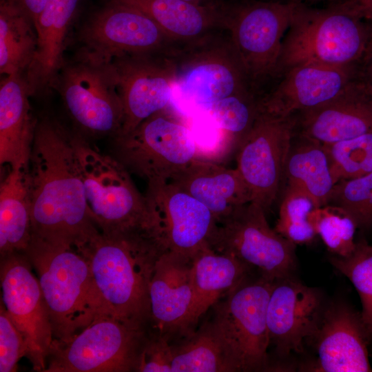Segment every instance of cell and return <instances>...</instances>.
<instances>
[{
  "label": "cell",
  "mask_w": 372,
  "mask_h": 372,
  "mask_svg": "<svg viewBox=\"0 0 372 372\" xmlns=\"http://www.w3.org/2000/svg\"><path fill=\"white\" fill-rule=\"evenodd\" d=\"M32 236L79 249L100 232L88 209L73 132L37 121L28 169Z\"/></svg>",
  "instance_id": "6da1fadb"
},
{
  "label": "cell",
  "mask_w": 372,
  "mask_h": 372,
  "mask_svg": "<svg viewBox=\"0 0 372 372\" xmlns=\"http://www.w3.org/2000/svg\"><path fill=\"white\" fill-rule=\"evenodd\" d=\"M76 250L87 259L114 316L135 329H151L149 286L156 262L166 251L153 234L143 229L100 231Z\"/></svg>",
  "instance_id": "7a4b0ae2"
},
{
  "label": "cell",
  "mask_w": 372,
  "mask_h": 372,
  "mask_svg": "<svg viewBox=\"0 0 372 372\" xmlns=\"http://www.w3.org/2000/svg\"><path fill=\"white\" fill-rule=\"evenodd\" d=\"M23 253L37 273L53 346L68 342L101 316H114L94 282L87 259L75 248L32 236Z\"/></svg>",
  "instance_id": "3957f363"
},
{
  "label": "cell",
  "mask_w": 372,
  "mask_h": 372,
  "mask_svg": "<svg viewBox=\"0 0 372 372\" xmlns=\"http://www.w3.org/2000/svg\"><path fill=\"white\" fill-rule=\"evenodd\" d=\"M372 28L342 8L298 3L282 39L276 76L305 63L358 65Z\"/></svg>",
  "instance_id": "277c9868"
},
{
  "label": "cell",
  "mask_w": 372,
  "mask_h": 372,
  "mask_svg": "<svg viewBox=\"0 0 372 372\" xmlns=\"http://www.w3.org/2000/svg\"><path fill=\"white\" fill-rule=\"evenodd\" d=\"M73 143L88 209L100 231L105 234L140 229L152 231L145 196L125 167L77 132H73Z\"/></svg>",
  "instance_id": "5b68a950"
},
{
  "label": "cell",
  "mask_w": 372,
  "mask_h": 372,
  "mask_svg": "<svg viewBox=\"0 0 372 372\" xmlns=\"http://www.w3.org/2000/svg\"><path fill=\"white\" fill-rule=\"evenodd\" d=\"M113 138V156L147 183L171 181L198 156L190 128L169 107Z\"/></svg>",
  "instance_id": "8992f818"
},
{
  "label": "cell",
  "mask_w": 372,
  "mask_h": 372,
  "mask_svg": "<svg viewBox=\"0 0 372 372\" xmlns=\"http://www.w3.org/2000/svg\"><path fill=\"white\" fill-rule=\"evenodd\" d=\"M172 59L174 88L202 112L225 97L252 92L229 38L207 34L180 45Z\"/></svg>",
  "instance_id": "52a82bcc"
},
{
  "label": "cell",
  "mask_w": 372,
  "mask_h": 372,
  "mask_svg": "<svg viewBox=\"0 0 372 372\" xmlns=\"http://www.w3.org/2000/svg\"><path fill=\"white\" fill-rule=\"evenodd\" d=\"M297 4L276 0L228 3L224 28L251 88L276 77L282 39Z\"/></svg>",
  "instance_id": "ba28073f"
},
{
  "label": "cell",
  "mask_w": 372,
  "mask_h": 372,
  "mask_svg": "<svg viewBox=\"0 0 372 372\" xmlns=\"http://www.w3.org/2000/svg\"><path fill=\"white\" fill-rule=\"evenodd\" d=\"M148 331L101 316L68 342L53 346L44 372L136 371Z\"/></svg>",
  "instance_id": "9c48e42d"
},
{
  "label": "cell",
  "mask_w": 372,
  "mask_h": 372,
  "mask_svg": "<svg viewBox=\"0 0 372 372\" xmlns=\"http://www.w3.org/2000/svg\"><path fill=\"white\" fill-rule=\"evenodd\" d=\"M210 247L233 255L272 282L291 276L296 267V245L272 229L264 209L252 201L217 223Z\"/></svg>",
  "instance_id": "30bf717a"
},
{
  "label": "cell",
  "mask_w": 372,
  "mask_h": 372,
  "mask_svg": "<svg viewBox=\"0 0 372 372\" xmlns=\"http://www.w3.org/2000/svg\"><path fill=\"white\" fill-rule=\"evenodd\" d=\"M80 40V58L98 64L125 56L169 54L183 44L140 10L111 1L85 23Z\"/></svg>",
  "instance_id": "8fae6325"
},
{
  "label": "cell",
  "mask_w": 372,
  "mask_h": 372,
  "mask_svg": "<svg viewBox=\"0 0 372 372\" xmlns=\"http://www.w3.org/2000/svg\"><path fill=\"white\" fill-rule=\"evenodd\" d=\"M272 281L249 277L212 307L211 320L229 344L240 371L269 369L267 310Z\"/></svg>",
  "instance_id": "7c38bea8"
},
{
  "label": "cell",
  "mask_w": 372,
  "mask_h": 372,
  "mask_svg": "<svg viewBox=\"0 0 372 372\" xmlns=\"http://www.w3.org/2000/svg\"><path fill=\"white\" fill-rule=\"evenodd\" d=\"M293 116L282 117L260 105L256 119L236 151V169L252 202L267 213L278 196L285 178L288 154L295 133Z\"/></svg>",
  "instance_id": "4fadbf2b"
},
{
  "label": "cell",
  "mask_w": 372,
  "mask_h": 372,
  "mask_svg": "<svg viewBox=\"0 0 372 372\" xmlns=\"http://www.w3.org/2000/svg\"><path fill=\"white\" fill-rule=\"evenodd\" d=\"M60 71L55 80L77 132L84 137L118 136L123 107L107 67L79 57Z\"/></svg>",
  "instance_id": "5bb4252c"
},
{
  "label": "cell",
  "mask_w": 372,
  "mask_h": 372,
  "mask_svg": "<svg viewBox=\"0 0 372 372\" xmlns=\"http://www.w3.org/2000/svg\"><path fill=\"white\" fill-rule=\"evenodd\" d=\"M145 198L152 231L166 251L193 259L211 248L217 222L202 203L169 182L147 183Z\"/></svg>",
  "instance_id": "9a60e30c"
},
{
  "label": "cell",
  "mask_w": 372,
  "mask_h": 372,
  "mask_svg": "<svg viewBox=\"0 0 372 372\" xmlns=\"http://www.w3.org/2000/svg\"><path fill=\"white\" fill-rule=\"evenodd\" d=\"M23 252L1 256V301L28 347L26 358L44 372L54 344L48 308L39 280Z\"/></svg>",
  "instance_id": "2e32d148"
},
{
  "label": "cell",
  "mask_w": 372,
  "mask_h": 372,
  "mask_svg": "<svg viewBox=\"0 0 372 372\" xmlns=\"http://www.w3.org/2000/svg\"><path fill=\"white\" fill-rule=\"evenodd\" d=\"M174 52L125 56L104 63L123 107V123L118 136L130 132L144 120L169 106L175 83Z\"/></svg>",
  "instance_id": "e0dca14e"
},
{
  "label": "cell",
  "mask_w": 372,
  "mask_h": 372,
  "mask_svg": "<svg viewBox=\"0 0 372 372\" xmlns=\"http://www.w3.org/2000/svg\"><path fill=\"white\" fill-rule=\"evenodd\" d=\"M324 305L321 293L291 276L273 282L267 310L270 345L280 356L302 353L313 335Z\"/></svg>",
  "instance_id": "ac0fdd59"
},
{
  "label": "cell",
  "mask_w": 372,
  "mask_h": 372,
  "mask_svg": "<svg viewBox=\"0 0 372 372\" xmlns=\"http://www.w3.org/2000/svg\"><path fill=\"white\" fill-rule=\"evenodd\" d=\"M260 105L276 116L289 117L318 107L341 94L358 78V65L305 63L287 70Z\"/></svg>",
  "instance_id": "d6986e66"
},
{
  "label": "cell",
  "mask_w": 372,
  "mask_h": 372,
  "mask_svg": "<svg viewBox=\"0 0 372 372\" xmlns=\"http://www.w3.org/2000/svg\"><path fill=\"white\" fill-rule=\"evenodd\" d=\"M309 340L313 342L318 355L317 371H372L367 349L371 340L360 312L347 303L324 307L317 328Z\"/></svg>",
  "instance_id": "ffe728a7"
},
{
  "label": "cell",
  "mask_w": 372,
  "mask_h": 372,
  "mask_svg": "<svg viewBox=\"0 0 372 372\" xmlns=\"http://www.w3.org/2000/svg\"><path fill=\"white\" fill-rule=\"evenodd\" d=\"M192 259L165 251L149 286L152 330L169 339L188 335L193 301Z\"/></svg>",
  "instance_id": "44dd1931"
},
{
  "label": "cell",
  "mask_w": 372,
  "mask_h": 372,
  "mask_svg": "<svg viewBox=\"0 0 372 372\" xmlns=\"http://www.w3.org/2000/svg\"><path fill=\"white\" fill-rule=\"evenodd\" d=\"M301 137L322 145L372 130V92L358 78L331 101L293 116Z\"/></svg>",
  "instance_id": "7402d4cb"
},
{
  "label": "cell",
  "mask_w": 372,
  "mask_h": 372,
  "mask_svg": "<svg viewBox=\"0 0 372 372\" xmlns=\"http://www.w3.org/2000/svg\"><path fill=\"white\" fill-rule=\"evenodd\" d=\"M23 74L6 76L0 86V163L9 169H28L38 120Z\"/></svg>",
  "instance_id": "603a6c76"
},
{
  "label": "cell",
  "mask_w": 372,
  "mask_h": 372,
  "mask_svg": "<svg viewBox=\"0 0 372 372\" xmlns=\"http://www.w3.org/2000/svg\"><path fill=\"white\" fill-rule=\"evenodd\" d=\"M169 183L205 205L217 223L238 207L251 201L249 191L237 169L196 158Z\"/></svg>",
  "instance_id": "cb8c5ba5"
},
{
  "label": "cell",
  "mask_w": 372,
  "mask_h": 372,
  "mask_svg": "<svg viewBox=\"0 0 372 372\" xmlns=\"http://www.w3.org/2000/svg\"><path fill=\"white\" fill-rule=\"evenodd\" d=\"M79 0H48L34 26L37 49L25 76L32 94L55 81Z\"/></svg>",
  "instance_id": "d4e9b609"
},
{
  "label": "cell",
  "mask_w": 372,
  "mask_h": 372,
  "mask_svg": "<svg viewBox=\"0 0 372 372\" xmlns=\"http://www.w3.org/2000/svg\"><path fill=\"white\" fill-rule=\"evenodd\" d=\"M133 7L153 20L170 38L185 43L224 28L228 3L200 6L184 0H110Z\"/></svg>",
  "instance_id": "484cf974"
},
{
  "label": "cell",
  "mask_w": 372,
  "mask_h": 372,
  "mask_svg": "<svg viewBox=\"0 0 372 372\" xmlns=\"http://www.w3.org/2000/svg\"><path fill=\"white\" fill-rule=\"evenodd\" d=\"M252 269L229 254L207 248L192 259L193 301L188 335L200 317L218 300L249 278ZM187 335V336H188Z\"/></svg>",
  "instance_id": "4316f807"
},
{
  "label": "cell",
  "mask_w": 372,
  "mask_h": 372,
  "mask_svg": "<svg viewBox=\"0 0 372 372\" xmlns=\"http://www.w3.org/2000/svg\"><path fill=\"white\" fill-rule=\"evenodd\" d=\"M28 169H9L1 184V256L13 252H23L32 239Z\"/></svg>",
  "instance_id": "83f0119b"
},
{
  "label": "cell",
  "mask_w": 372,
  "mask_h": 372,
  "mask_svg": "<svg viewBox=\"0 0 372 372\" xmlns=\"http://www.w3.org/2000/svg\"><path fill=\"white\" fill-rule=\"evenodd\" d=\"M172 346V372L240 371L229 344L212 320Z\"/></svg>",
  "instance_id": "f1b7e54d"
},
{
  "label": "cell",
  "mask_w": 372,
  "mask_h": 372,
  "mask_svg": "<svg viewBox=\"0 0 372 372\" xmlns=\"http://www.w3.org/2000/svg\"><path fill=\"white\" fill-rule=\"evenodd\" d=\"M291 145L286 162L285 177L287 185L307 194L316 208L327 205L335 185L323 145L301 137Z\"/></svg>",
  "instance_id": "f546056e"
},
{
  "label": "cell",
  "mask_w": 372,
  "mask_h": 372,
  "mask_svg": "<svg viewBox=\"0 0 372 372\" xmlns=\"http://www.w3.org/2000/svg\"><path fill=\"white\" fill-rule=\"evenodd\" d=\"M37 34L32 22L11 0L0 3V72H26L34 56Z\"/></svg>",
  "instance_id": "4dcf8cb0"
},
{
  "label": "cell",
  "mask_w": 372,
  "mask_h": 372,
  "mask_svg": "<svg viewBox=\"0 0 372 372\" xmlns=\"http://www.w3.org/2000/svg\"><path fill=\"white\" fill-rule=\"evenodd\" d=\"M331 265L353 285L361 300L362 320L369 340L372 339V245L365 240L356 242L347 256H333Z\"/></svg>",
  "instance_id": "1f68e13d"
},
{
  "label": "cell",
  "mask_w": 372,
  "mask_h": 372,
  "mask_svg": "<svg viewBox=\"0 0 372 372\" xmlns=\"http://www.w3.org/2000/svg\"><path fill=\"white\" fill-rule=\"evenodd\" d=\"M259 101L253 92L234 94L213 103L203 112L215 122L236 151L256 119Z\"/></svg>",
  "instance_id": "d6a6232c"
},
{
  "label": "cell",
  "mask_w": 372,
  "mask_h": 372,
  "mask_svg": "<svg viewBox=\"0 0 372 372\" xmlns=\"http://www.w3.org/2000/svg\"><path fill=\"white\" fill-rule=\"evenodd\" d=\"M323 146L335 183L372 172V130L353 138Z\"/></svg>",
  "instance_id": "836d02e7"
},
{
  "label": "cell",
  "mask_w": 372,
  "mask_h": 372,
  "mask_svg": "<svg viewBox=\"0 0 372 372\" xmlns=\"http://www.w3.org/2000/svg\"><path fill=\"white\" fill-rule=\"evenodd\" d=\"M327 205L335 207L349 216L356 228L372 229V172L355 178L338 182Z\"/></svg>",
  "instance_id": "e575fe53"
},
{
  "label": "cell",
  "mask_w": 372,
  "mask_h": 372,
  "mask_svg": "<svg viewBox=\"0 0 372 372\" xmlns=\"http://www.w3.org/2000/svg\"><path fill=\"white\" fill-rule=\"evenodd\" d=\"M315 208L307 194L287 185L280 205L275 230L296 245L311 242L317 234L309 216Z\"/></svg>",
  "instance_id": "d590c367"
},
{
  "label": "cell",
  "mask_w": 372,
  "mask_h": 372,
  "mask_svg": "<svg viewBox=\"0 0 372 372\" xmlns=\"http://www.w3.org/2000/svg\"><path fill=\"white\" fill-rule=\"evenodd\" d=\"M309 220L333 254L344 257L355 249L357 228L342 211L330 205L315 208L310 213Z\"/></svg>",
  "instance_id": "8d00e7d4"
},
{
  "label": "cell",
  "mask_w": 372,
  "mask_h": 372,
  "mask_svg": "<svg viewBox=\"0 0 372 372\" xmlns=\"http://www.w3.org/2000/svg\"><path fill=\"white\" fill-rule=\"evenodd\" d=\"M25 340L11 320L1 300L0 304V371L14 372L21 358L27 355Z\"/></svg>",
  "instance_id": "74e56055"
},
{
  "label": "cell",
  "mask_w": 372,
  "mask_h": 372,
  "mask_svg": "<svg viewBox=\"0 0 372 372\" xmlns=\"http://www.w3.org/2000/svg\"><path fill=\"white\" fill-rule=\"evenodd\" d=\"M172 346L168 338L153 330L147 332L138 372H172Z\"/></svg>",
  "instance_id": "f35d334b"
},
{
  "label": "cell",
  "mask_w": 372,
  "mask_h": 372,
  "mask_svg": "<svg viewBox=\"0 0 372 372\" xmlns=\"http://www.w3.org/2000/svg\"><path fill=\"white\" fill-rule=\"evenodd\" d=\"M331 3L342 8L364 21L372 22V0H331Z\"/></svg>",
  "instance_id": "ab89813d"
},
{
  "label": "cell",
  "mask_w": 372,
  "mask_h": 372,
  "mask_svg": "<svg viewBox=\"0 0 372 372\" xmlns=\"http://www.w3.org/2000/svg\"><path fill=\"white\" fill-rule=\"evenodd\" d=\"M358 76L372 92V34L358 64Z\"/></svg>",
  "instance_id": "60d3db41"
},
{
  "label": "cell",
  "mask_w": 372,
  "mask_h": 372,
  "mask_svg": "<svg viewBox=\"0 0 372 372\" xmlns=\"http://www.w3.org/2000/svg\"><path fill=\"white\" fill-rule=\"evenodd\" d=\"M14 2L25 14L30 19L33 25L45 8L48 0H11Z\"/></svg>",
  "instance_id": "b9f144b4"
},
{
  "label": "cell",
  "mask_w": 372,
  "mask_h": 372,
  "mask_svg": "<svg viewBox=\"0 0 372 372\" xmlns=\"http://www.w3.org/2000/svg\"><path fill=\"white\" fill-rule=\"evenodd\" d=\"M200 6H211L220 4L225 2L224 0H184Z\"/></svg>",
  "instance_id": "7bdbcfd3"
},
{
  "label": "cell",
  "mask_w": 372,
  "mask_h": 372,
  "mask_svg": "<svg viewBox=\"0 0 372 372\" xmlns=\"http://www.w3.org/2000/svg\"><path fill=\"white\" fill-rule=\"evenodd\" d=\"M279 1H283V2L302 3V4L308 5L309 3L316 2L320 0H279Z\"/></svg>",
  "instance_id": "ee69618b"
}]
</instances>
